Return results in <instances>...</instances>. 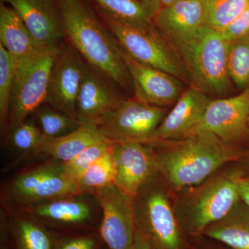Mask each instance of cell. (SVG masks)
Returning <instances> with one entry per match:
<instances>
[{
	"mask_svg": "<svg viewBox=\"0 0 249 249\" xmlns=\"http://www.w3.org/2000/svg\"><path fill=\"white\" fill-rule=\"evenodd\" d=\"M141 1H143V2L146 3V4L150 5L152 7H153L156 11L158 12L160 8H159L158 5H157V1L156 0H141Z\"/></svg>",
	"mask_w": 249,
	"mask_h": 249,
	"instance_id": "obj_38",
	"label": "cell"
},
{
	"mask_svg": "<svg viewBox=\"0 0 249 249\" xmlns=\"http://www.w3.org/2000/svg\"><path fill=\"white\" fill-rule=\"evenodd\" d=\"M17 13L31 35L45 49H60L67 38L57 0H4Z\"/></svg>",
	"mask_w": 249,
	"mask_h": 249,
	"instance_id": "obj_12",
	"label": "cell"
},
{
	"mask_svg": "<svg viewBox=\"0 0 249 249\" xmlns=\"http://www.w3.org/2000/svg\"><path fill=\"white\" fill-rule=\"evenodd\" d=\"M114 145L98 158L78 180L77 185L79 194L93 193L100 188L114 185L116 176L115 162L113 155Z\"/></svg>",
	"mask_w": 249,
	"mask_h": 249,
	"instance_id": "obj_24",
	"label": "cell"
},
{
	"mask_svg": "<svg viewBox=\"0 0 249 249\" xmlns=\"http://www.w3.org/2000/svg\"><path fill=\"white\" fill-rule=\"evenodd\" d=\"M0 45L14 59L16 73H19L37 60L46 51L26 27L17 13L10 6H0Z\"/></svg>",
	"mask_w": 249,
	"mask_h": 249,
	"instance_id": "obj_18",
	"label": "cell"
},
{
	"mask_svg": "<svg viewBox=\"0 0 249 249\" xmlns=\"http://www.w3.org/2000/svg\"><path fill=\"white\" fill-rule=\"evenodd\" d=\"M240 168L241 171L237 178V190L240 200L249 209V170L243 169L241 166Z\"/></svg>",
	"mask_w": 249,
	"mask_h": 249,
	"instance_id": "obj_34",
	"label": "cell"
},
{
	"mask_svg": "<svg viewBox=\"0 0 249 249\" xmlns=\"http://www.w3.org/2000/svg\"><path fill=\"white\" fill-rule=\"evenodd\" d=\"M110 141L96 142L66 163H62V174L73 182H78L88 168L114 145Z\"/></svg>",
	"mask_w": 249,
	"mask_h": 249,
	"instance_id": "obj_29",
	"label": "cell"
},
{
	"mask_svg": "<svg viewBox=\"0 0 249 249\" xmlns=\"http://www.w3.org/2000/svg\"><path fill=\"white\" fill-rule=\"evenodd\" d=\"M121 52L130 76L136 99L160 107L176 103L183 93L179 79L166 72L137 62L122 49Z\"/></svg>",
	"mask_w": 249,
	"mask_h": 249,
	"instance_id": "obj_14",
	"label": "cell"
},
{
	"mask_svg": "<svg viewBox=\"0 0 249 249\" xmlns=\"http://www.w3.org/2000/svg\"><path fill=\"white\" fill-rule=\"evenodd\" d=\"M229 74L239 89L249 88V34L229 45Z\"/></svg>",
	"mask_w": 249,
	"mask_h": 249,
	"instance_id": "obj_28",
	"label": "cell"
},
{
	"mask_svg": "<svg viewBox=\"0 0 249 249\" xmlns=\"http://www.w3.org/2000/svg\"><path fill=\"white\" fill-rule=\"evenodd\" d=\"M45 137L40 129L27 119L12 129L11 142L18 151L34 152Z\"/></svg>",
	"mask_w": 249,
	"mask_h": 249,
	"instance_id": "obj_31",
	"label": "cell"
},
{
	"mask_svg": "<svg viewBox=\"0 0 249 249\" xmlns=\"http://www.w3.org/2000/svg\"><path fill=\"white\" fill-rule=\"evenodd\" d=\"M150 145L159 172L175 193L199 184L222 167L238 161L245 150L207 132L175 142L157 140Z\"/></svg>",
	"mask_w": 249,
	"mask_h": 249,
	"instance_id": "obj_1",
	"label": "cell"
},
{
	"mask_svg": "<svg viewBox=\"0 0 249 249\" xmlns=\"http://www.w3.org/2000/svg\"><path fill=\"white\" fill-rule=\"evenodd\" d=\"M237 162L243 169L249 170V150H244L243 156Z\"/></svg>",
	"mask_w": 249,
	"mask_h": 249,
	"instance_id": "obj_36",
	"label": "cell"
},
{
	"mask_svg": "<svg viewBox=\"0 0 249 249\" xmlns=\"http://www.w3.org/2000/svg\"><path fill=\"white\" fill-rule=\"evenodd\" d=\"M59 49L46 51L15 74L9 121L11 129L27 120L47 100L49 78Z\"/></svg>",
	"mask_w": 249,
	"mask_h": 249,
	"instance_id": "obj_8",
	"label": "cell"
},
{
	"mask_svg": "<svg viewBox=\"0 0 249 249\" xmlns=\"http://www.w3.org/2000/svg\"><path fill=\"white\" fill-rule=\"evenodd\" d=\"M156 1H157V5H158L160 9L161 8L165 7V6H168V5L173 4L176 1H179V0H156Z\"/></svg>",
	"mask_w": 249,
	"mask_h": 249,
	"instance_id": "obj_37",
	"label": "cell"
},
{
	"mask_svg": "<svg viewBox=\"0 0 249 249\" xmlns=\"http://www.w3.org/2000/svg\"><path fill=\"white\" fill-rule=\"evenodd\" d=\"M165 114L163 107L137 99L122 100L100 119L97 126L103 137L114 143L156 142V132Z\"/></svg>",
	"mask_w": 249,
	"mask_h": 249,
	"instance_id": "obj_6",
	"label": "cell"
},
{
	"mask_svg": "<svg viewBox=\"0 0 249 249\" xmlns=\"http://www.w3.org/2000/svg\"><path fill=\"white\" fill-rule=\"evenodd\" d=\"M248 137H249V124Z\"/></svg>",
	"mask_w": 249,
	"mask_h": 249,
	"instance_id": "obj_39",
	"label": "cell"
},
{
	"mask_svg": "<svg viewBox=\"0 0 249 249\" xmlns=\"http://www.w3.org/2000/svg\"><path fill=\"white\" fill-rule=\"evenodd\" d=\"M15 73L14 59L0 45V124L3 129L9 120Z\"/></svg>",
	"mask_w": 249,
	"mask_h": 249,
	"instance_id": "obj_30",
	"label": "cell"
},
{
	"mask_svg": "<svg viewBox=\"0 0 249 249\" xmlns=\"http://www.w3.org/2000/svg\"><path fill=\"white\" fill-rule=\"evenodd\" d=\"M104 140L106 139L96 124H82L76 130L62 137H45L34 152L51 156L66 163L90 145Z\"/></svg>",
	"mask_w": 249,
	"mask_h": 249,
	"instance_id": "obj_20",
	"label": "cell"
},
{
	"mask_svg": "<svg viewBox=\"0 0 249 249\" xmlns=\"http://www.w3.org/2000/svg\"><path fill=\"white\" fill-rule=\"evenodd\" d=\"M67 38L88 65L123 89L132 85L120 46L107 26L82 0H57Z\"/></svg>",
	"mask_w": 249,
	"mask_h": 249,
	"instance_id": "obj_2",
	"label": "cell"
},
{
	"mask_svg": "<svg viewBox=\"0 0 249 249\" xmlns=\"http://www.w3.org/2000/svg\"><path fill=\"white\" fill-rule=\"evenodd\" d=\"M134 249H153L147 243L146 240L142 237V234L136 231L135 240H134Z\"/></svg>",
	"mask_w": 249,
	"mask_h": 249,
	"instance_id": "obj_35",
	"label": "cell"
},
{
	"mask_svg": "<svg viewBox=\"0 0 249 249\" xmlns=\"http://www.w3.org/2000/svg\"><path fill=\"white\" fill-rule=\"evenodd\" d=\"M104 18L125 27L142 31L155 28L157 11L141 0H92Z\"/></svg>",
	"mask_w": 249,
	"mask_h": 249,
	"instance_id": "obj_22",
	"label": "cell"
},
{
	"mask_svg": "<svg viewBox=\"0 0 249 249\" xmlns=\"http://www.w3.org/2000/svg\"><path fill=\"white\" fill-rule=\"evenodd\" d=\"M34 213L38 217L54 222L81 224L89 219L91 209L83 201L60 198L38 205L34 208Z\"/></svg>",
	"mask_w": 249,
	"mask_h": 249,
	"instance_id": "obj_23",
	"label": "cell"
},
{
	"mask_svg": "<svg viewBox=\"0 0 249 249\" xmlns=\"http://www.w3.org/2000/svg\"><path fill=\"white\" fill-rule=\"evenodd\" d=\"M203 235L231 249H249V209L240 200L229 213L210 226Z\"/></svg>",
	"mask_w": 249,
	"mask_h": 249,
	"instance_id": "obj_21",
	"label": "cell"
},
{
	"mask_svg": "<svg viewBox=\"0 0 249 249\" xmlns=\"http://www.w3.org/2000/svg\"><path fill=\"white\" fill-rule=\"evenodd\" d=\"M113 155L116 167L114 185L132 199L142 185L159 172L157 157L150 144L116 143Z\"/></svg>",
	"mask_w": 249,
	"mask_h": 249,
	"instance_id": "obj_13",
	"label": "cell"
},
{
	"mask_svg": "<svg viewBox=\"0 0 249 249\" xmlns=\"http://www.w3.org/2000/svg\"><path fill=\"white\" fill-rule=\"evenodd\" d=\"M204 25L222 31L249 5V0H201Z\"/></svg>",
	"mask_w": 249,
	"mask_h": 249,
	"instance_id": "obj_25",
	"label": "cell"
},
{
	"mask_svg": "<svg viewBox=\"0 0 249 249\" xmlns=\"http://www.w3.org/2000/svg\"><path fill=\"white\" fill-rule=\"evenodd\" d=\"M105 21L121 48L134 60L166 72L180 80L190 79L181 59L170 49L155 27L151 30L142 31L106 18Z\"/></svg>",
	"mask_w": 249,
	"mask_h": 249,
	"instance_id": "obj_7",
	"label": "cell"
},
{
	"mask_svg": "<svg viewBox=\"0 0 249 249\" xmlns=\"http://www.w3.org/2000/svg\"><path fill=\"white\" fill-rule=\"evenodd\" d=\"M175 196L158 172L132 199L136 229L153 249H188L175 209Z\"/></svg>",
	"mask_w": 249,
	"mask_h": 249,
	"instance_id": "obj_4",
	"label": "cell"
},
{
	"mask_svg": "<svg viewBox=\"0 0 249 249\" xmlns=\"http://www.w3.org/2000/svg\"><path fill=\"white\" fill-rule=\"evenodd\" d=\"M88 66L71 44H64L52 66L46 103L57 110L76 117L78 93Z\"/></svg>",
	"mask_w": 249,
	"mask_h": 249,
	"instance_id": "obj_9",
	"label": "cell"
},
{
	"mask_svg": "<svg viewBox=\"0 0 249 249\" xmlns=\"http://www.w3.org/2000/svg\"><path fill=\"white\" fill-rule=\"evenodd\" d=\"M103 210L101 238L109 249H134L136 229L132 199L115 185L93 192Z\"/></svg>",
	"mask_w": 249,
	"mask_h": 249,
	"instance_id": "obj_10",
	"label": "cell"
},
{
	"mask_svg": "<svg viewBox=\"0 0 249 249\" xmlns=\"http://www.w3.org/2000/svg\"><path fill=\"white\" fill-rule=\"evenodd\" d=\"M53 249H96V242L90 236H78L55 244Z\"/></svg>",
	"mask_w": 249,
	"mask_h": 249,
	"instance_id": "obj_33",
	"label": "cell"
},
{
	"mask_svg": "<svg viewBox=\"0 0 249 249\" xmlns=\"http://www.w3.org/2000/svg\"><path fill=\"white\" fill-rule=\"evenodd\" d=\"M34 114L42 134L49 138L66 135L81 125L76 117L67 115L53 107L40 106Z\"/></svg>",
	"mask_w": 249,
	"mask_h": 249,
	"instance_id": "obj_26",
	"label": "cell"
},
{
	"mask_svg": "<svg viewBox=\"0 0 249 249\" xmlns=\"http://www.w3.org/2000/svg\"><path fill=\"white\" fill-rule=\"evenodd\" d=\"M221 34L227 42H231L249 34V5L247 9L231 23Z\"/></svg>",
	"mask_w": 249,
	"mask_h": 249,
	"instance_id": "obj_32",
	"label": "cell"
},
{
	"mask_svg": "<svg viewBox=\"0 0 249 249\" xmlns=\"http://www.w3.org/2000/svg\"><path fill=\"white\" fill-rule=\"evenodd\" d=\"M17 249H53L52 236L44 228L28 219H19L13 227Z\"/></svg>",
	"mask_w": 249,
	"mask_h": 249,
	"instance_id": "obj_27",
	"label": "cell"
},
{
	"mask_svg": "<svg viewBox=\"0 0 249 249\" xmlns=\"http://www.w3.org/2000/svg\"><path fill=\"white\" fill-rule=\"evenodd\" d=\"M211 98L196 87L181 93L156 132V141L175 142L197 132Z\"/></svg>",
	"mask_w": 249,
	"mask_h": 249,
	"instance_id": "obj_15",
	"label": "cell"
},
{
	"mask_svg": "<svg viewBox=\"0 0 249 249\" xmlns=\"http://www.w3.org/2000/svg\"><path fill=\"white\" fill-rule=\"evenodd\" d=\"M237 161L229 163L196 186L175 193L177 214L185 234L197 236L225 217L240 200Z\"/></svg>",
	"mask_w": 249,
	"mask_h": 249,
	"instance_id": "obj_3",
	"label": "cell"
},
{
	"mask_svg": "<svg viewBox=\"0 0 249 249\" xmlns=\"http://www.w3.org/2000/svg\"><path fill=\"white\" fill-rule=\"evenodd\" d=\"M249 88L232 97L211 100L198 132H207L236 145L248 137Z\"/></svg>",
	"mask_w": 249,
	"mask_h": 249,
	"instance_id": "obj_11",
	"label": "cell"
},
{
	"mask_svg": "<svg viewBox=\"0 0 249 249\" xmlns=\"http://www.w3.org/2000/svg\"><path fill=\"white\" fill-rule=\"evenodd\" d=\"M103 76L87 67L77 101L76 118L81 124H96L123 100Z\"/></svg>",
	"mask_w": 249,
	"mask_h": 249,
	"instance_id": "obj_19",
	"label": "cell"
},
{
	"mask_svg": "<svg viewBox=\"0 0 249 249\" xmlns=\"http://www.w3.org/2000/svg\"><path fill=\"white\" fill-rule=\"evenodd\" d=\"M12 189L19 199L34 202L79 194L77 183L62 174V164L42 165L22 174L15 180Z\"/></svg>",
	"mask_w": 249,
	"mask_h": 249,
	"instance_id": "obj_17",
	"label": "cell"
},
{
	"mask_svg": "<svg viewBox=\"0 0 249 249\" xmlns=\"http://www.w3.org/2000/svg\"><path fill=\"white\" fill-rule=\"evenodd\" d=\"M153 24L160 36L178 48L196 35L204 26L201 0H179L159 10Z\"/></svg>",
	"mask_w": 249,
	"mask_h": 249,
	"instance_id": "obj_16",
	"label": "cell"
},
{
	"mask_svg": "<svg viewBox=\"0 0 249 249\" xmlns=\"http://www.w3.org/2000/svg\"><path fill=\"white\" fill-rule=\"evenodd\" d=\"M229 45L220 31L204 25L176 49L194 87L209 97H222L230 91Z\"/></svg>",
	"mask_w": 249,
	"mask_h": 249,
	"instance_id": "obj_5",
	"label": "cell"
}]
</instances>
